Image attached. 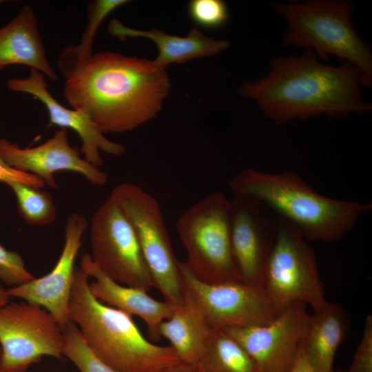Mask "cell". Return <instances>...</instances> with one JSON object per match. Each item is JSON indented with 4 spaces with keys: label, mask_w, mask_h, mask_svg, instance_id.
<instances>
[{
    "label": "cell",
    "mask_w": 372,
    "mask_h": 372,
    "mask_svg": "<svg viewBox=\"0 0 372 372\" xmlns=\"http://www.w3.org/2000/svg\"><path fill=\"white\" fill-rule=\"evenodd\" d=\"M65 79L69 104L103 134L132 131L154 118L170 87L165 70L152 61L114 52L93 54Z\"/></svg>",
    "instance_id": "6da1fadb"
},
{
    "label": "cell",
    "mask_w": 372,
    "mask_h": 372,
    "mask_svg": "<svg viewBox=\"0 0 372 372\" xmlns=\"http://www.w3.org/2000/svg\"><path fill=\"white\" fill-rule=\"evenodd\" d=\"M363 74L354 65L322 64L307 49L301 56L273 58L268 74L242 83L239 94L254 100L277 125L326 115L338 118L372 110L361 92Z\"/></svg>",
    "instance_id": "7a4b0ae2"
},
{
    "label": "cell",
    "mask_w": 372,
    "mask_h": 372,
    "mask_svg": "<svg viewBox=\"0 0 372 372\" xmlns=\"http://www.w3.org/2000/svg\"><path fill=\"white\" fill-rule=\"evenodd\" d=\"M235 196L269 206L293 225L308 241L331 242L341 238L372 209L364 203L318 193L292 172H264L243 169L229 181Z\"/></svg>",
    "instance_id": "3957f363"
},
{
    "label": "cell",
    "mask_w": 372,
    "mask_h": 372,
    "mask_svg": "<svg viewBox=\"0 0 372 372\" xmlns=\"http://www.w3.org/2000/svg\"><path fill=\"white\" fill-rule=\"evenodd\" d=\"M89 284V276L76 266L68 317L99 359L118 372H161L181 362L171 346L149 342L132 316L99 302Z\"/></svg>",
    "instance_id": "277c9868"
},
{
    "label": "cell",
    "mask_w": 372,
    "mask_h": 372,
    "mask_svg": "<svg viewBox=\"0 0 372 372\" xmlns=\"http://www.w3.org/2000/svg\"><path fill=\"white\" fill-rule=\"evenodd\" d=\"M273 8L287 21L285 45L311 49L323 60L337 56L362 72V86L372 85V51L353 25L352 3L309 0L275 3Z\"/></svg>",
    "instance_id": "5b68a950"
},
{
    "label": "cell",
    "mask_w": 372,
    "mask_h": 372,
    "mask_svg": "<svg viewBox=\"0 0 372 372\" xmlns=\"http://www.w3.org/2000/svg\"><path fill=\"white\" fill-rule=\"evenodd\" d=\"M231 225L230 199L220 192L198 200L178 218L177 231L187 254L185 262L199 280H242L232 254Z\"/></svg>",
    "instance_id": "8992f818"
},
{
    "label": "cell",
    "mask_w": 372,
    "mask_h": 372,
    "mask_svg": "<svg viewBox=\"0 0 372 372\" xmlns=\"http://www.w3.org/2000/svg\"><path fill=\"white\" fill-rule=\"evenodd\" d=\"M110 196L125 214L137 236L154 287L165 301L177 307L184 302L183 288L159 203L139 186L117 185Z\"/></svg>",
    "instance_id": "52a82bcc"
},
{
    "label": "cell",
    "mask_w": 372,
    "mask_h": 372,
    "mask_svg": "<svg viewBox=\"0 0 372 372\" xmlns=\"http://www.w3.org/2000/svg\"><path fill=\"white\" fill-rule=\"evenodd\" d=\"M308 242L293 225L280 219L263 282L265 292L280 311L296 302L309 304L313 311L328 302Z\"/></svg>",
    "instance_id": "ba28073f"
},
{
    "label": "cell",
    "mask_w": 372,
    "mask_h": 372,
    "mask_svg": "<svg viewBox=\"0 0 372 372\" xmlns=\"http://www.w3.org/2000/svg\"><path fill=\"white\" fill-rule=\"evenodd\" d=\"M184 298L203 313L214 329L266 324L278 311L261 285L242 280L210 284L197 279L178 261Z\"/></svg>",
    "instance_id": "9c48e42d"
},
{
    "label": "cell",
    "mask_w": 372,
    "mask_h": 372,
    "mask_svg": "<svg viewBox=\"0 0 372 372\" xmlns=\"http://www.w3.org/2000/svg\"><path fill=\"white\" fill-rule=\"evenodd\" d=\"M89 225L91 258L107 276L146 291L154 287L134 229L110 196L96 209Z\"/></svg>",
    "instance_id": "30bf717a"
},
{
    "label": "cell",
    "mask_w": 372,
    "mask_h": 372,
    "mask_svg": "<svg viewBox=\"0 0 372 372\" xmlns=\"http://www.w3.org/2000/svg\"><path fill=\"white\" fill-rule=\"evenodd\" d=\"M63 330L42 307L8 302L0 307V370L26 372L43 355L63 357Z\"/></svg>",
    "instance_id": "8fae6325"
},
{
    "label": "cell",
    "mask_w": 372,
    "mask_h": 372,
    "mask_svg": "<svg viewBox=\"0 0 372 372\" xmlns=\"http://www.w3.org/2000/svg\"><path fill=\"white\" fill-rule=\"evenodd\" d=\"M293 302L266 324L223 329L247 353L258 372H289L304 340L310 314Z\"/></svg>",
    "instance_id": "7c38bea8"
},
{
    "label": "cell",
    "mask_w": 372,
    "mask_h": 372,
    "mask_svg": "<svg viewBox=\"0 0 372 372\" xmlns=\"http://www.w3.org/2000/svg\"><path fill=\"white\" fill-rule=\"evenodd\" d=\"M89 226L85 216L72 213L65 225V240L61 255L50 272L39 278L10 287V297L23 299L38 304L56 319L63 329L70 322L68 307L70 298L75 260L82 244V237Z\"/></svg>",
    "instance_id": "4fadbf2b"
},
{
    "label": "cell",
    "mask_w": 372,
    "mask_h": 372,
    "mask_svg": "<svg viewBox=\"0 0 372 372\" xmlns=\"http://www.w3.org/2000/svg\"><path fill=\"white\" fill-rule=\"evenodd\" d=\"M0 156L10 167L35 175L45 185L57 188L54 176L61 171L78 173L95 186H104L108 174L86 161L69 143L66 129L59 128L42 144L22 148L14 143L0 138Z\"/></svg>",
    "instance_id": "5bb4252c"
},
{
    "label": "cell",
    "mask_w": 372,
    "mask_h": 372,
    "mask_svg": "<svg viewBox=\"0 0 372 372\" xmlns=\"http://www.w3.org/2000/svg\"><path fill=\"white\" fill-rule=\"evenodd\" d=\"M230 203L231 244L237 269L244 281L263 287L276 228L273 230L260 203L235 196Z\"/></svg>",
    "instance_id": "9a60e30c"
},
{
    "label": "cell",
    "mask_w": 372,
    "mask_h": 372,
    "mask_svg": "<svg viewBox=\"0 0 372 372\" xmlns=\"http://www.w3.org/2000/svg\"><path fill=\"white\" fill-rule=\"evenodd\" d=\"M7 86L13 92L32 95L42 103L52 124L74 131L81 141L83 158L92 165L100 167L103 165L101 151L115 156L125 152L124 145L107 138L85 112L68 108L56 101L48 89L44 75L38 70L30 69L25 78L8 79Z\"/></svg>",
    "instance_id": "2e32d148"
},
{
    "label": "cell",
    "mask_w": 372,
    "mask_h": 372,
    "mask_svg": "<svg viewBox=\"0 0 372 372\" xmlns=\"http://www.w3.org/2000/svg\"><path fill=\"white\" fill-rule=\"evenodd\" d=\"M80 267L94 279L89 284V287L99 302L139 317L146 324L150 338L154 340L161 338L160 325L172 316L176 307L154 299L143 289L114 281L93 262L89 254L83 255Z\"/></svg>",
    "instance_id": "e0dca14e"
},
{
    "label": "cell",
    "mask_w": 372,
    "mask_h": 372,
    "mask_svg": "<svg viewBox=\"0 0 372 372\" xmlns=\"http://www.w3.org/2000/svg\"><path fill=\"white\" fill-rule=\"evenodd\" d=\"M108 32L121 39L145 38L153 41L158 48L154 64L165 68L171 63H183L194 59L214 55L226 50L229 42L207 37L197 28H192L185 37L167 34L158 29L136 30L113 19L108 25Z\"/></svg>",
    "instance_id": "ac0fdd59"
},
{
    "label": "cell",
    "mask_w": 372,
    "mask_h": 372,
    "mask_svg": "<svg viewBox=\"0 0 372 372\" xmlns=\"http://www.w3.org/2000/svg\"><path fill=\"white\" fill-rule=\"evenodd\" d=\"M10 65H27L52 80L57 78L48 60L36 14L29 5L0 28V70Z\"/></svg>",
    "instance_id": "d6986e66"
},
{
    "label": "cell",
    "mask_w": 372,
    "mask_h": 372,
    "mask_svg": "<svg viewBox=\"0 0 372 372\" xmlns=\"http://www.w3.org/2000/svg\"><path fill=\"white\" fill-rule=\"evenodd\" d=\"M347 318L340 305L328 302L310 315L302 342L314 372H333V360L347 332Z\"/></svg>",
    "instance_id": "ffe728a7"
},
{
    "label": "cell",
    "mask_w": 372,
    "mask_h": 372,
    "mask_svg": "<svg viewBox=\"0 0 372 372\" xmlns=\"http://www.w3.org/2000/svg\"><path fill=\"white\" fill-rule=\"evenodd\" d=\"M213 329L199 309L184 298L172 316L161 322L159 333L182 362L196 365Z\"/></svg>",
    "instance_id": "44dd1931"
},
{
    "label": "cell",
    "mask_w": 372,
    "mask_h": 372,
    "mask_svg": "<svg viewBox=\"0 0 372 372\" xmlns=\"http://www.w3.org/2000/svg\"><path fill=\"white\" fill-rule=\"evenodd\" d=\"M196 366L199 372H258L247 353L223 329H213Z\"/></svg>",
    "instance_id": "7402d4cb"
},
{
    "label": "cell",
    "mask_w": 372,
    "mask_h": 372,
    "mask_svg": "<svg viewBox=\"0 0 372 372\" xmlns=\"http://www.w3.org/2000/svg\"><path fill=\"white\" fill-rule=\"evenodd\" d=\"M128 2L127 0H96L90 3L87 24L81 34V42L66 47L59 55L57 65L65 78L93 55L94 39L104 19L117 8Z\"/></svg>",
    "instance_id": "603a6c76"
},
{
    "label": "cell",
    "mask_w": 372,
    "mask_h": 372,
    "mask_svg": "<svg viewBox=\"0 0 372 372\" xmlns=\"http://www.w3.org/2000/svg\"><path fill=\"white\" fill-rule=\"evenodd\" d=\"M8 185L16 197L19 214L27 223L42 226L54 221L56 207L49 192L19 182Z\"/></svg>",
    "instance_id": "cb8c5ba5"
},
{
    "label": "cell",
    "mask_w": 372,
    "mask_h": 372,
    "mask_svg": "<svg viewBox=\"0 0 372 372\" xmlns=\"http://www.w3.org/2000/svg\"><path fill=\"white\" fill-rule=\"evenodd\" d=\"M63 356L68 358L80 372H118L99 359L88 347L72 321L63 329Z\"/></svg>",
    "instance_id": "d4e9b609"
},
{
    "label": "cell",
    "mask_w": 372,
    "mask_h": 372,
    "mask_svg": "<svg viewBox=\"0 0 372 372\" xmlns=\"http://www.w3.org/2000/svg\"><path fill=\"white\" fill-rule=\"evenodd\" d=\"M187 12L195 24L206 29L219 28L229 20L228 7L222 0L190 1Z\"/></svg>",
    "instance_id": "484cf974"
},
{
    "label": "cell",
    "mask_w": 372,
    "mask_h": 372,
    "mask_svg": "<svg viewBox=\"0 0 372 372\" xmlns=\"http://www.w3.org/2000/svg\"><path fill=\"white\" fill-rule=\"evenodd\" d=\"M28 270L21 256L0 245V281L10 287L21 285L34 279Z\"/></svg>",
    "instance_id": "4316f807"
},
{
    "label": "cell",
    "mask_w": 372,
    "mask_h": 372,
    "mask_svg": "<svg viewBox=\"0 0 372 372\" xmlns=\"http://www.w3.org/2000/svg\"><path fill=\"white\" fill-rule=\"evenodd\" d=\"M349 372H372V316L365 318L363 333Z\"/></svg>",
    "instance_id": "83f0119b"
},
{
    "label": "cell",
    "mask_w": 372,
    "mask_h": 372,
    "mask_svg": "<svg viewBox=\"0 0 372 372\" xmlns=\"http://www.w3.org/2000/svg\"><path fill=\"white\" fill-rule=\"evenodd\" d=\"M0 182L7 185L13 182H19L37 188H42L45 185L43 180L38 176L10 167L1 156Z\"/></svg>",
    "instance_id": "f1b7e54d"
},
{
    "label": "cell",
    "mask_w": 372,
    "mask_h": 372,
    "mask_svg": "<svg viewBox=\"0 0 372 372\" xmlns=\"http://www.w3.org/2000/svg\"><path fill=\"white\" fill-rule=\"evenodd\" d=\"M289 372H314L306 357L302 343L294 364Z\"/></svg>",
    "instance_id": "f546056e"
},
{
    "label": "cell",
    "mask_w": 372,
    "mask_h": 372,
    "mask_svg": "<svg viewBox=\"0 0 372 372\" xmlns=\"http://www.w3.org/2000/svg\"><path fill=\"white\" fill-rule=\"evenodd\" d=\"M161 372H199L196 366L180 362Z\"/></svg>",
    "instance_id": "4dcf8cb0"
},
{
    "label": "cell",
    "mask_w": 372,
    "mask_h": 372,
    "mask_svg": "<svg viewBox=\"0 0 372 372\" xmlns=\"http://www.w3.org/2000/svg\"><path fill=\"white\" fill-rule=\"evenodd\" d=\"M10 298L7 289L0 282V307L8 304L10 301Z\"/></svg>",
    "instance_id": "1f68e13d"
},
{
    "label": "cell",
    "mask_w": 372,
    "mask_h": 372,
    "mask_svg": "<svg viewBox=\"0 0 372 372\" xmlns=\"http://www.w3.org/2000/svg\"><path fill=\"white\" fill-rule=\"evenodd\" d=\"M3 2V1H0V5Z\"/></svg>",
    "instance_id": "d6a6232c"
},
{
    "label": "cell",
    "mask_w": 372,
    "mask_h": 372,
    "mask_svg": "<svg viewBox=\"0 0 372 372\" xmlns=\"http://www.w3.org/2000/svg\"><path fill=\"white\" fill-rule=\"evenodd\" d=\"M341 372H349V371H341Z\"/></svg>",
    "instance_id": "836d02e7"
},
{
    "label": "cell",
    "mask_w": 372,
    "mask_h": 372,
    "mask_svg": "<svg viewBox=\"0 0 372 372\" xmlns=\"http://www.w3.org/2000/svg\"><path fill=\"white\" fill-rule=\"evenodd\" d=\"M0 372H3V371L0 370Z\"/></svg>",
    "instance_id": "e575fe53"
},
{
    "label": "cell",
    "mask_w": 372,
    "mask_h": 372,
    "mask_svg": "<svg viewBox=\"0 0 372 372\" xmlns=\"http://www.w3.org/2000/svg\"><path fill=\"white\" fill-rule=\"evenodd\" d=\"M0 351H1V347H0Z\"/></svg>",
    "instance_id": "d590c367"
}]
</instances>
